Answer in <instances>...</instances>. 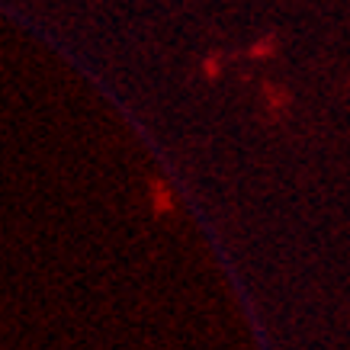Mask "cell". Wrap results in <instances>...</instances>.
<instances>
[{"label":"cell","mask_w":350,"mask_h":350,"mask_svg":"<svg viewBox=\"0 0 350 350\" xmlns=\"http://www.w3.org/2000/svg\"><path fill=\"white\" fill-rule=\"evenodd\" d=\"M260 100H264V109H267V119H270V122L286 119L289 103H293V96H289L286 87H283V84H270V81L260 87Z\"/></svg>","instance_id":"1"},{"label":"cell","mask_w":350,"mask_h":350,"mask_svg":"<svg viewBox=\"0 0 350 350\" xmlns=\"http://www.w3.org/2000/svg\"><path fill=\"white\" fill-rule=\"evenodd\" d=\"M148 202H151V213L154 219H170L177 213V200H174V190L161 177H151L148 180Z\"/></svg>","instance_id":"2"},{"label":"cell","mask_w":350,"mask_h":350,"mask_svg":"<svg viewBox=\"0 0 350 350\" xmlns=\"http://www.w3.org/2000/svg\"><path fill=\"white\" fill-rule=\"evenodd\" d=\"M276 49H280V42H276V36L273 32H267V36H260L251 49H247V55L254 58V62H267V58H273Z\"/></svg>","instance_id":"3"},{"label":"cell","mask_w":350,"mask_h":350,"mask_svg":"<svg viewBox=\"0 0 350 350\" xmlns=\"http://www.w3.org/2000/svg\"><path fill=\"white\" fill-rule=\"evenodd\" d=\"M219 71H222V55H209V58L202 62V75L209 77V81H215Z\"/></svg>","instance_id":"4"}]
</instances>
